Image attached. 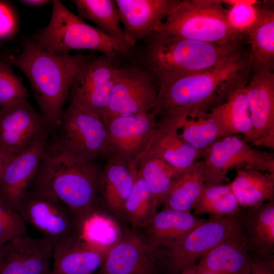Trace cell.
<instances>
[{"label":"cell","mask_w":274,"mask_h":274,"mask_svg":"<svg viewBox=\"0 0 274 274\" xmlns=\"http://www.w3.org/2000/svg\"><path fill=\"white\" fill-rule=\"evenodd\" d=\"M140 65L157 89L176 79L229 61L245 51L243 42L211 44L153 31L142 40Z\"/></svg>","instance_id":"6da1fadb"},{"label":"cell","mask_w":274,"mask_h":274,"mask_svg":"<svg viewBox=\"0 0 274 274\" xmlns=\"http://www.w3.org/2000/svg\"><path fill=\"white\" fill-rule=\"evenodd\" d=\"M94 57L92 54L53 52L31 39L24 42L19 54L9 55L6 61L28 79L40 113L54 132L60 123L74 77L82 65Z\"/></svg>","instance_id":"7a4b0ae2"},{"label":"cell","mask_w":274,"mask_h":274,"mask_svg":"<svg viewBox=\"0 0 274 274\" xmlns=\"http://www.w3.org/2000/svg\"><path fill=\"white\" fill-rule=\"evenodd\" d=\"M102 173L95 161H76L48 142L28 190L60 202L81 225L99 210Z\"/></svg>","instance_id":"3957f363"},{"label":"cell","mask_w":274,"mask_h":274,"mask_svg":"<svg viewBox=\"0 0 274 274\" xmlns=\"http://www.w3.org/2000/svg\"><path fill=\"white\" fill-rule=\"evenodd\" d=\"M251 72L250 53L245 51L226 63L159 87L151 111L156 116L172 108L209 112L236 89L246 86Z\"/></svg>","instance_id":"277c9868"},{"label":"cell","mask_w":274,"mask_h":274,"mask_svg":"<svg viewBox=\"0 0 274 274\" xmlns=\"http://www.w3.org/2000/svg\"><path fill=\"white\" fill-rule=\"evenodd\" d=\"M52 3L48 24L31 39L42 46L62 54H68L73 50L98 51L115 64L132 55L134 47L118 41L88 24L60 1H52Z\"/></svg>","instance_id":"5b68a950"},{"label":"cell","mask_w":274,"mask_h":274,"mask_svg":"<svg viewBox=\"0 0 274 274\" xmlns=\"http://www.w3.org/2000/svg\"><path fill=\"white\" fill-rule=\"evenodd\" d=\"M219 0H178L154 31L219 45L243 42L245 36L232 30Z\"/></svg>","instance_id":"8992f818"},{"label":"cell","mask_w":274,"mask_h":274,"mask_svg":"<svg viewBox=\"0 0 274 274\" xmlns=\"http://www.w3.org/2000/svg\"><path fill=\"white\" fill-rule=\"evenodd\" d=\"M51 144L81 162L108 158L109 150L104 121L85 107L71 101L63 110Z\"/></svg>","instance_id":"52a82bcc"},{"label":"cell","mask_w":274,"mask_h":274,"mask_svg":"<svg viewBox=\"0 0 274 274\" xmlns=\"http://www.w3.org/2000/svg\"><path fill=\"white\" fill-rule=\"evenodd\" d=\"M238 216L210 217L204 220L175 247L159 251L162 267L169 274H179L196 264L205 254L239 231Z\"/></svg>","instance_id":"ba28073f"},{"label":"cell","mask_w":274,"mask_h":274,"mask_svg":"<svg viewBox=\"0 0 274 274\" xmlns=\"http://www.w3.org/2000/svg\"><path fill=\"white\" fill-rule=\"evenodd\" d=\"M205 184H222L228 170L244 166L274 175V155L254 149L235 135L219 139L203 153Z\"/></svg>","instance_id":"9c48e42d"},{"label":"cell","mask_w":274,"mask_h":274,"mask_svg":"<svg viewBox=\"0 0 274 274\" xmlns=\"http://www.w3.org/2000/svg\"><path fill=\"white\" fill-rule=\"evenodd\" d=\"M18 213L53 248L80 238V224L71 211L58 201L27 190Z\"/></svg>","instance_id":"30bf717a"},{"label":"cell","mask_w":274,"mask_h":274,"mask_svg":"<svg viewBox=\"0 0 274 274\" xmlns=\"http://www.w3.org/2000/svg\"><path fill=\"white\" fill-rule=\"evenodd\" d=\"M51 128L40 112L23 99L0 110V148L18 155L42 141H48Z\"/></svg>","instance_id":"8fae6325"},{"label":"cell","mask_w":274,"mask_h":274,"mask_svg":"<svg viewBox=\"0 0 274 274\" xmlns=\"http://www.w3.org/2000/svg\"><path fill=\"white\" fill-rule=\"evenodd\" d=\"M157 90L150 76L138 66L118 67L104 122L114 117L151 111Z\"/></svg>","instance_id":"7c38bea8"},{"label":"cell","mask_w":274,"mask_h":274,"mask_svg":"<svg viewBox=\"0 0 274 274\" xmlns=\"http://www.w3.org/2000/svg\"><path fill=\"white\" fill-rule=\"evenodd\" d=\"M156 117L151 111L105 122L109 156L138 167V160L148 150L156 129Z\"/></svg>","instance_id":"4fadbf2b"},{"label":"cell","mask_w":274,"mask_h":274,"mask_svg":"<svg viewBox=\"0 0 274 274\" xmlns=\"http://www.w3.org/2000/svg\"><path fill=\"white\" fill-rule=\"evenodd\" d=\"M118 67L102 54L85 62L70 88L71 101L91 111L102 120L109 104Z\"/></svg>","instance_id":"5bb4252c"},{"label":"cell","mask_w":274,"mask_h":274,"mask_svg":"<svg viewBox=\"0 0 274 274\" xmlns=\"http://www.w3.org/2000/svg\"><path fill=\"white\" fill-rule=\"evenodd\" d=\"M245 86L252 122L249 135L244 140L252 147L274 148V73L252 71Z\"/></svg>","instance_id":"9a60e30c"},{"label":"cell","mask_w":274,"mask_h":274,"mask_svg":"<svg viewBox=\"0 0 274 274\" xmlns=\"http://www.w3.org/2000/svg\"><path fill=\"white\" fill-rule=\"evenodd\" d=\"M161 268L159 251L127 231L109 250L97 274H161Z\"/></svg>","instance_id":"2e32d148"},{"label":"cell","mask_w":274,"mask_h":274,"mask_svg":"<svg viewBox=\"0 0 274 274\" xmlns=\"http://www.w3.org/2000/svg\"><path fill=\"white\" fill-rule=\"evenodd\" d=\"M157 116V128L177 136L202 153L218 140V129L209 112L172 108Z\"/></svg>","instance_id":"e0dca14e"},{"label":"cell","mask_w":274,"mask_h":274,"mask_svg":"<svg viewBox=\"0 0 274 274\" xmlns=\"http://www.w3.org/2000/svg\"><path fill=\"white\" fill-rule=\"evenodd\" d=\"M129 44L134 47L155 31L178 0H115Z\"/></svg>","instance_id":"ac0fdd59"},{"label":"cell","mask_w":274,"mask_h":274,"mask_svg":"<svg viewBox=\"0 0 274 274\" xmlns=\"http://www.w3.org/2000/svg\"><path fill=\"white\" fill-rule=\"evenodd\" d=\"M0 274H51L53 246L44 237L28 234L6 243Z\"/></svg>","instance_id":"d6986e66"},{"label":"cell","mask_w":274,"mask_h":274,"mask_svg":"<svg viewBox=\"0 0 274 274\" xmlns=\"http://www.w3.org/2000/svg\"><path fill=\"white\" fill-rule=\"evenodd\" d=\"M48 141L40 142L15 155L6 166L0 181V200L18 212L22 199L37 173Z\"/></svg>","instance_id":"ffe728a7"},{"label":"cell","mask_w":274,"mask_h":274,"mask_svg":"<svg viewBox=\"0 0 274 274\" xmlns=\"http://www.w3.org/2000/svg\"><path fill=\"white\" fill-rule=\"evenodd\" d=\"M242 244L249 254L274 255V200L243 209L239 215Z\"/></svg>","instance_id":"44dd1931"},{"label":"cell","mask_w":274,"mask_h":274,"mask_svg":"<svg viewBox=\"0 0 274 274\" xmlns=\"http://www.w3.org/2000/svg\"><path fill=\"white\" fill-rule=\"evenodd\" d=\"M204 220L191 212L163 208L142 227L146 236L143 237L156 250H167L177 245Z\"/></svg>","instance_id":"7402d4cb"},{"label":"cell","mask_w":274,"mask_h":274,"mask_svg":"<svg viewBox=\"0 0 274 274\" xmlns=\"http://www.w3.org/2000/svg\"><path fill=\"white\" fill-rule=\"evenodd\" d=\"M108 252L81 238L57 245L53 248L51 274H93L102 266Z\"/></svg>","instance_id":"603a6c76"},{"label":"cell","mask_w":274,"mask_h":274,"mask_svg":"<svg viewBox=\"0 0 274 274\" xmlns=\"http://www.w3.org/2000/svg\"><path fill=\"white\" fill-rule=\"evenodd\" d=\"M138 167H134L111 156L101 175L98 200L112 212L123 214L125 202L130 194Z\"/></svg>","instance_id":"cb8c5ba5"},{"label":"cell","mask_w":274,"mask_h":274,"mask_svg":"<svg viewBox=\"0 0 274 274\" xmlns=\"http://www.w3.org/2000/svg\"><path fill=\"white\" fill-rule=\"evenodd\" d=\"M198 272L250 274L249 254L239 231L211 249L196 264Z\"/></svg>","instance_id":"d4e9b609"},{"label":"cell","mask_w":274,"mask_h":274,"mask_svg":"<svg viewBox=\"0 0 274 274\" xmlns=\"http://www.w3.org/2000/svg\"><path fill=\"white\" fill-rule=\"evenodd\" d=\"M228 184L241 208H250L274 200V175L244 166L236 167Z\"/></svg>","instance_id":"484cf974"},{"label":"cell","mask_w":274,"mask_h":274,"mask_svg":"<svg viewBox=\"0 0 274 274\" xmlns=\"http://www.w3.org/2000/svg\"><path fill=\"white\" fill-rule=\"evenodd\" d=\"M245 86L236 89L225 101L210 111L218 129V140L238 133L244 139L249 135L252 122Z\"/></svg>","instance_id":"4316f807"},{"label":"cell","mask_w":274,"mask_h":274,"mask_svg":"<svg viewBox=\"0 0 274 274\" xmlns=\"http://www.w3.org/2000/svg\"><path fill=\"white\" fill-rule=\"evenodd\" d=\"M147 151L168 164L179 175L203 154L177 136L157 127Z\"/></svg>","instance_id":"83f0119b"},{"label":"cell","mask_w":274,"mask_h":274,"mask_svg":"<svg viewBox=\"0 0 274 274\" xmlns=\"http://www.w3.org/2000/svg\"><path fill=\"white\" fill-rule=\"evenodd\" d=\"M251 45L250 60L251 71L274 68V10L264 5L256 25L248 36Z\"/></svg>","instance_id":"f1b7e54d"},{"label":"cell","mask_w":274,"mask_h":274,"mask_svg":"<svg viewBox=\"0 0 274 274\" xmlns=\"http://www.w3.org/2000/svg\"><path fill=\"white\" fill-rule=\"evenodd\" d=\"M204 174V162L198 160L175 181L163 208L191 212L205 184Z\"/></svg>","instance_id":"f546056e"},{"label":"cell","mask_w":274,"mask_h":274,"mask_svg":"<svg viewBox=\"0 0 274 274\" xmlns=\"http://www.w3.org/2000/svg\"><path fill=\"white\" fill-rule=\"evenodd\" d=\"M73 2L76 6L78 16L81 19L92 21L97 28L110 37L131 46L121 26L120 16L115 1L75 0Z\"/></svg>","instance_id":"4dcf8cb0"},{"label":"cell","mask_w":274,"mask_h":274,"mask_svg":"<svg viewBox=\"0 0 274 274\" xmlns=\"http://www.w3.org/2000/svg\"><path fill=\"white\" fill-rule=\"evenodd\" d=\"M242 210L228 184H204L192 209L196 216L208 214L222 217H237Z\"/></svg>","instance_id":"1f68e13d"},{"label":"cell","mask_w":274,"mask_h":274,"mask_svg":"<svg viewBox=\"0 0 274 274\" xmlns=\"http://www.w3.org/2000/svg\"><path fill=\"white\" fill-rule=\"evenodd\" d=\"M138 172L148 186L158 207L163 204L173 184L180 176L147 151L138 160Z\"/></svg>","instance_id":"d6a6232c"},{"label":"cell","mask_w":274,"mask_h":274,"mask_svg":"<svg viewBox=\"0 0 274 274\" xmlns=\"http://www.w3.org/2000/svg\"><path fill=\"white\" fill-rule=\"evenodd\" d=\"M158 207L148 186L137 170L131 191L124 205L123 214L132 227L142 228L156 213Z\"/></svg>","instance_id":"836d02e7"},{"label":"cell","mask_w":274,"mask_h":274,"mask_svg":"<svg viewBox=\"0 0 274 274\" xmlns=\"http://www.w3.org/2000/svg\"><path fill=\"white\" fill-rule=\"evenodd\" d=\"M118 224L107 215L95 212L81 224L80 238L97 248L109 251L122 237Z\"/></svg>","instance_id":"e575fe53"},{"label":"cell","mask_w":274,"mask_h":274,"mask_svg":"<svg viewBox=\"0 0 274 274\" xmlns=\"http://www.w3.org/2000/svg\"><path fill=\"white\" fill-rule=\"evenodd\" d=\"M222 4L229 6L226 9L225 18L229 27L243 36H248L262 15L264 5L255 0H224Z\"/></svg>","instance_id":"d590c367"},{"label":"cell","mask_w":274,"mask_h":274,"mask_svg":"<svg viewBox=\"0 0 274 274\" xmlns=\"http://www.w3.org/2000/svg\"><path fill=\"white\" fill-rule=\"evenodd\" d=\"M26 87L14 73L6 61H0V106L27 99Z\"/></svg>","instance_id":"8d00e7d4"},{"label":"cell","mask_w":274,"mask_h":274,"mask_svg":"<svg viewBox=\"0 0 274 274\" xmlns=\"http://www.w3.org/2000/svg\"><path fill=\"white\" fill-rule=\"evenodd\" d=\"M26 234V224L19 213L0 200V243L5 245Z\"/></svg>","instance_id":"74e56055"},{"label":"cell","mask_w":274,"mask_h":274,"mask_svg":"<svg viewBox=\"0 0 274 274\" xmlns=\"http://www.w3.org/2000/svg\"><path fill=\"white\" fill-rule=\"evenodd\" d=\"M17 21L12 9L0 2V39L11 37L15 32Z\"/></svg>","instance_id":"f35d334b"},{"label":"cell","mask_w":274,"mask_h":274,"mask_svg":"<svg viewBox=\"0 0 274 274\" xmlns=\"http://www.w3.org/2000/svg\"><path fill=\"white\" fill-rule=\"evenodd\" d=\"M249 256L250 274H274V255L265 258Z\"/></svg>","instance_id":"ab89813d"},{"label":"cell","mask_w":274,"mask_h":274,"mask_svg":"<svg viewBox=\"0 0 274 274\" xmlns=\"http://www.w3.org/2000/svg\"><path fill=\"white\" fill-rule=\"evenodd\" d=\"M14 156L9 152L0 148V181L6 166Z\"/></svg>","instance_id":"60d3db41"},{"label":"cell","mask_w":274,"mask_h":274,"mask_svg":"<svg viewBox=\"0 0 274 274\" xmlns=\"http://www.w3.org/2000/svg\"><path fill=\"white\" fill-rule=\"evenodd\" d=\"M22 4L30 7H40L49 3L50 1L46 0H24L20 1Z\"/></svg>","instance_id":"b9f144b4"},{"label":"cell","mask_w":274,"mask_h":274,"mask_svg":"<svg viewBox=\"0 0 274 274\" xmlns=\"http://www.w3.org/2000/svg\"><path fill=\"white\" fill-rule=\"evenodd\" d=\"M179 274H198L196 264L187 267L182 270Z\"/></svg>","instance_id":"7bdbcfd3"},{"label":"cell","mask_w":274,"mask_h":274,"mask_svg":"<svg viewBox=\"0 0 274 274\" xmlns=\"http://www.w3.org/2000/svg\"><path fill=\"white\" fill-rule=\"evenodd\" d=\"M6 245H2L0 243V265L3 262L6 254Z\"/></svg>","instance_id":"ee69618b"},{"label":"cell","mask_w":274,"mask_h":274,"mask_svg":"<svg viewBox=\"0 0 274 274\" xmlns=\"http://www.w3.org/2000/svg\"><path fill=\"white\" fill-rule=\"evenodd\" d=\"M198 274H215V273H209V272H202V273L198 272Z\"/></svg>","instance_id":"f6af8a7d"},{"label":"cell","mask_w":274,"mask_h":274,"mask_svg":"<svg viewBox=\"0 0 274 274\" xmlns=\"http://www.w3.org/2000/svg\"></svg>","instance_id":"bcb514c9"}]
</instances>
